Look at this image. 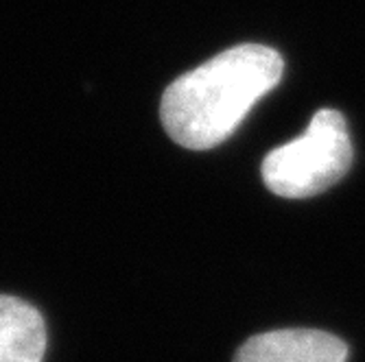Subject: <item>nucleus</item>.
I'll return each instance as SVG.
<instances>
[{
    "label": "nucleus",
    "mask_w": 365,
    "mask_h": 362,
    "mask_svg": "<svg viewBox=\"0 0 365 362\" xmlns=\"http://www.w3.org/2000/svg\"><path fill=\"white\" fill-rule=\"evenodd\" d=\"M284 70L276 48L241 44L178 77L162 96L160 120L180 147L204 151L227 140Z\"/></svg>",
    "instance_id": "obj_1"
},
{
    "label": "nucleus",
    "mask_w": 365,
    "mask_h": 362,
    "mask_svg": "<svg viewBox=\"0 0 365 362\" xmlns=\"http://www.w3.org/2000/svg\"><path fill=\"white\" fill-rule=\"evenodd\" d=\"M352 164L346 118L337 110H319L307 131L262 159L260 175L274 194L307 199L335 186Z\"/></svg>",
    "instance_id": "obj_2"
},
{
    "label": "nucleus",
    "mask_w": 365,
    "mask_h": 362,
    "mask_svg": "<svg viewBox=\"0 0 365 362\" xmlns=\"http://www.w3.org/2000/svg\"><path fill=\"white\" fill-rule=\"evenodd\" d=\"M348 347L341 339L319 330H274L252 336L235 362H346Z\"/></svg>",
    "instance_id": "obj_3"
},
{
    "label": "nucleus",
    "mask_w": 365,
    "mask_h": 362,
    "mask_svg": "<svg viewBox=\"0 0 365 362\" xmlns=\"http://www.w3.org/2000/svg\"><path fill=\"white\" fill-rule=\"evenodd\" d=\"M46 325L31 304L0 294V362H42Z\"/></svg>",
    "instance_id": "obj_4"
}]
</instances>
